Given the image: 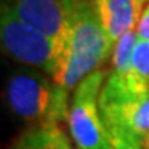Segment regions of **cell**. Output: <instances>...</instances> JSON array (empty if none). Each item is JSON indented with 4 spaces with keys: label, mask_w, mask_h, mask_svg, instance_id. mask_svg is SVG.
I'll return each instance as SVG.
<instances>
[{
    "label": "cell",
    "mask_w": 149,
    "mask_h": 149,
    "mask_svg": "<svg viewBox=\"0 0 149 149\" xmlns=\"http://www.w3.org/2000/svg\"><path fill=\"white\" fill-rule=\"evenodd\" d=\"M0 38L3 50L20 64L41 70L52 78L61 55L59 46L38 29L24 23L11 6H2Z\"/></svg>",
    "instance_id": "5"
},
{
    "label": "cell",
    "mask_w": 149,
    "mask_h": 149,
    "mask_svg": "<svg viewBox=\"0 0 149 149\" xmlns=\"http://www.w3.org/2000/svg\"><path fill=\"white\" fill-rule=\"evenodd\" d=\"M79 0H9L8 5L24 23L52 38L63 50Z\"/></svg>",
    "instance_id": "6"
},
{
    "label": "cell",
    "mask_w": 149,
    "mask_h": 149,
    "mask_svg": "<svg viewBox=\"0 0 149 149\" xmlns=\"http://www.w3.org/2000/svg\"><path fill=\"white\" fill-rule=\"evenodd\" d=\"M111 149H114V148H111Z\"/></svg>",
    "instance_id": "14"
},
{
    "label": "cell",
    "mask_w": 149,
    "mask_h": 149,
    "mask_svg": "<svg viewBox=\"0 0 149 149\" xmlns=\"http://www.w3.org/2000/svg\"><path fill=\"white\" fill-rule=\"evenodd\" d=\"M131 74L140 84L149 88V41H140L134 47Z\"/></svg>",
    "instance_id": "10"
},
{
    "label": "cell",
    "mask_w": 149,
    "mask_h": 149,
    "mask_svg": "<svg viewBox=\"0 0 149 149\" xmlns=\"http://www.w3.org/2000/svg\"><path fill=\"white\" fill-rule=\"evenodd\" d=\"M135 33H137V40H140V41H149V3H146L141 11L140 20L137 23V28H135Z\"/></svg>",
    "instance_id": "11"
},
{
    "label": "cell",
    "mask_w": 149,
    "mask_h": 149,
    "mask_svg": "<svg viewBox=\"0 0 149 149\" xmlns=\"http://www.w3.org/2000/svg\"><path fill=\"white\" fill-rule=\"evenodd\" d=\"M99 111L114 149H145L149 137V88L131 72H108L99 94Z\"/></svg>",
    "instance_id": "1"
},
{
    "label": "cell",
    "mask_w": 149,
    "mask_h": 149,
    "mask_svg": "<svg viewBox=\"0 0 149 149\" xmlns=\"http://www.w3.org/2000/svg\"><path fill=\"white\" fill-rule=\"evenodd\" d=\"M107 72L96 70L84 78L70 96L67 128L78 149H111L99 111V94Z\"/></svg>",
    "instance_id": "4"
},
{
    "label": "cell",
    "mask_w": 149,
    "mask_h": 149,
    "mask_svg": "<svg viewBox=\"0 0 149 149\" xmlns=\"http://www.w3.org/2000/svg\"><path fill=\"white\" fill-rule=\"evenodd\" d=\"M137 44V33L131 31L125 33L119 41L114 44L111 53V67L110 73L117 74H128L132 69V53L134 47Z\"/></svg>",
    "instance_id": "9"
},
{
    "label": "cell",
    "mask_w": 149,
    "mask_h": 149,
    "mask_svg": "<svg viewBox=\"0 0 149 149\" xmlns=\"http://www.w3.org/2000/svg\"><path fill=\"white\" fill-rule=\"evenodd\" d=\"M65 123L29 125L12 141L9 149H72Z\"/></svg>",
    "instance_id": "8"
},
{
    "label": "cell",
    "mask_w": 149,
    "mask_h": 149,
    "mask_svg": "<svg viewBox=\"0 0 149 149\" xmlns=\"http://www.w3.org/2000/svg\"><path fill=\"white\" fill-rule=\"evenodd\" d=\"M145 2H149V0H145Z\"/></svg>",
    "instance_id": "13"
},
{
    "label": "cell",
    "mask_w": 149,
    "mask_h": 149,
    "mask_svg": "<svg viewBox=\"0 0 149 149\" xmlns=\"http://www.w3.org/2000/svg\"><path fill=\"white\" fill-rule=\"evenodd\" d=\"M145 149H149V137H148V140H146V143H145Z\"/></svg>",
    "instance_id": "12"
},
{
    "label": "cell",
    "mask_w": 149,
    "mask_h": 149,
    "mask_svg": "<svg viewBox=\"0 0 149 149\" xmlns=\"http://www.w3.org/2000/svg\"><path fill=\"white\" fill-rule=\"evenodd\" d=\"M105 32L116 44L125 33L135 31L145 0H93Z\"/></svg>",
    "instance_id": "7"
},
{
    "label": "cell",
    "mask_w": 149,
    "mask_h": 149,
    "mask_svg": "<svg viewBox=\"0 0 149 149\" xmlns=\"http://www.w3.org/2000/svg\"><path fill=\"white\" fill-rule=\"evenodd\" d=\"M70 96L55 85L47 73L32 67L14 70L5 84L6 105L14 116L29 125H67Z\"/></svg>",
    "instance_id": "3"
},
{
    "label": "cell",
    "mask_w": 149,
    "mask_h": 149,
    "mask_svg": "<svg viewBox=\"0 0 149 149\" xmlns=\"http://www.w3.org/2000/svg\"><path fill=\"white\" fill-rule=\"evenodd\" d=\"M114 43L105 32L93 0H79L52 81L70 93L90 73L100 70Z\"/></svg>",
    "instance_id": "2"
}]
</instances>
